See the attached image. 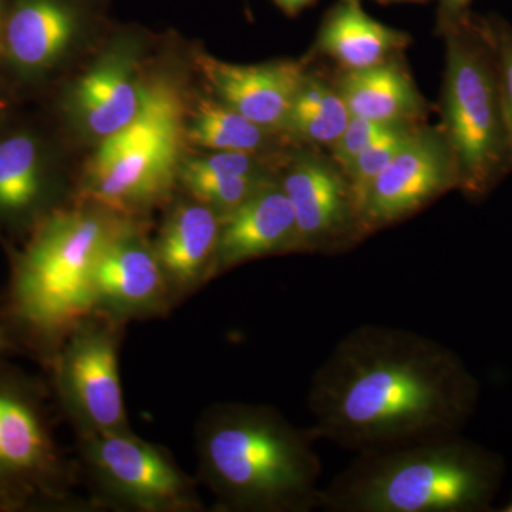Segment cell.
<instances>
[{"instance_id": "6da1fadb", "label": "cell", "mask_w": 512, "mask_h": 512, "mask_svg": "<svg viewBox=\"0 0 512 512\" xmlns=\"http://www.w3.org/2000/svg\"><path fill=\"white\" fill-rule=\"evenodd\" d=\"M473 384L436 340L362 325L336 343L312 377V434L356 454L456 436Z\"/></svg>"}, {"instance_id": "7a4b0ae2", "label": "cell", "mask_w": 512, "mask_h": 512, "mask_svg": "<svg viewBox=\"0 0 512 512\" xmlns=\"http://www.w3.org/2000/svg\"><path fill=\"white\" fill-rule=\"evenodd\" d=\"M311 430L262 404L217 403L195 429L198 476L222 512H311L322 463Z\"/></svg>"}, {"instance_id": "3957f363", "label": "cell", "mask_w": 512, "mask_h": 512, "mask_svg": "<svg viewBox=\"0 0 512 512\" xmlns=\"http://www.w3.org/2000/svg\"><path fill=\"white\" fill-rule=\"evenodd\" d=\"M127 218L80 200L47 212L10 256L5 312L19 352L47 367L60 343L94 312L93 269Z\"/></svg>"}, {"instance_id": "277c9868", "label": "cell", "mask_w": 512, "mask_h": 512, "mask_svg": "<svg viewBox=\"0 0 512 512\" xmlns=\"http://www.w3.org/2000/svg\"><path fill=\"white\" fill-rule=\"evenodd\" d=\"M488 473L456 436L366 451L320 490L328 512H458L483 503Z\"/></svg>"}, {"instance_id": "5b68a950", "label": "cell", "mask_w": 512, "mask_h": 512, "mask_svg": "<svg viewBox=\"0 0 512 512\" xmlns=\"http://www.w3.org/2000/svg\"><path fill=\"white\" fill-rule=\"evenodd\" d=\"M187 106L171 77L146 80L136 119L97 144L84 168L82 201L138 220L170 200L188 146Z\"/></svg>"}, {"instance_id": "8992f818", "label": "cell", "mask_w": 512, "mask_h": 512, "mask_svg": "<svg viewBox=\"0 0 512 512\" xmlns=\"http://www.w3.org/2000/svg\"><path fill=\"white\" fill-rule=\"evenodd\" d=\"M440 35L446 70L439 128L456 165L458 190L483 197L512 168L494 47L473 13Z\"/></svg>"}, {"instance_id": "52a82bcc", "label": "cell", "mask_w": 512, "mask_h": 512, "mask_svg": "<svg viewBox=\"0 0 512 512\" xmlns=\"http://www.w3.org/2000/svg\"><path fill=\"white\" fill-rule=\"evenodd\" d=\"M47 390L0 359V512L96 510L57 441Z\"/></svg>"}, {"instance_id": "ba28073f", "label": "cell", "mask_w": 512, "mask_h": 512, "mask_svg": "<svg viewBox=\"0 0 512 512\" xmlns=\"http://www.w3.org/2000/svg\"><path fill=\"white\" fill-rule=\"evenodd\" d=\"M77 441L80 473L99 510L204 511L197 484L165 448L131 430L79 433Z\"/></svg>"}, {"instance_id": "9c48e42d", "label": "cell", "mask_w": 512, "mask_h": 512, "mask_svg": "<svg viewBox=\"0 0 512 512\" xmlns=\"http://www.w3.org/2000/svg\"><path fill=\"white\" fill-rule=\"evenodd\" d=\"M124 326L93 312L67 333L47 365L57 402L77 434L131 430L119 367Z\"/></svg>"}, {"instance_id": "30bf717a", "label": "cell", "mask_w": 512, "mask_h": 512, "mask_svg": "<svg viewBox=\"0 0 512 512\" xmlns=\"http://www.w3.org/2000/svg\"><path fill=\"white\" fill-rule=\"evenodd\" d=\"M278 180L295 214L296 254H339L369 237L348 178L318 148L295 150Z\"/></svg>"}, {"instance_id": "8fae6325", "label": "cell", "mask_w": 512, "mask_h": 512, "mask_svg": "<svg viewBox=\"0 0 512 512\" xmlns=\"http://www.w3.org/2000/svg\"><path fill=\"white\" fill-rule=\"evenodd\" d=\"M457 188L456 165L440 128L417 127L370 184L360 204L367 235L399 224Z\"/></svg>"}, {"instance_id": "7c38bea8", "label": "cell", "mask_w": 512, "mask_h": 512, "mask_svg": "<svg viewBox=\"0 0 512 512\" xmlns=\"http://www.w3.org/2000/svg\"><path fill=\"white\" fill-rule=\"evenodd\" d=\"M94 312L121 323L160 318L177 301L138 220L123 221L93 269Z\"/></svg>"}, {"instance_id": "4fadbf2b", "label": "cell", "mask_w": 512, "mask_h": 512, "mask_svg": "<svg viewBox=\"0 0 512 512\" xmlns=\"http://www.w3.org/2000/svg\"><path fill=\"white\" fill-rule=\"evenodd\" d=\"M144 84L136 43L117 40L73 83L64 109L73 126L99 144L136 119Z\"/></svg>"}, {"instance_id": "5bb4252c", "label": "cell", "mask_w": 512, "mask_h": 512, "mask_svg": "<svg viewBox=\"0 0 512 512\" xmlns=\"http://www.w3.org/2000/svg\"><path fill=\"white\" fill-rule=\"evenodd\" d=\"M311 59L234 64L201 52L195 64L218 100L268 130L284 134L289 110Z\"/></svg>"}, {"instance_id": "9a60e30c", "label": "cell", "mask_w": 512, "mask_h": 512, "mask_svg": "<svg viewBox=\"0 0 512 512\" xmlns=\"http://www.w3.org/2000/svg\"><path fill=\"white\" fill-rule=\"evenodd\" d=\"M296 220L279 180L221 217L217 275L264 256L295 254Z\"/></svg>"}, {"instance_id": "2e32d148", "label": "cell", "mask_w": 512, "mask_h": 512, "mask_svg": "<svg viewBox=\"0 0 512 512\" xmlns=\"http://www.w3.org/2000/svg\"><path fill=\"white\" fill-rule=\"evenodd\" d=\"M221 215L194 200L175 205L153 242L175 301L198 291L217 276Z\"/></svg>"}, {"instance_id": "e0dca14e", "label": "cell", "mask_w": 512, "mask_h": 512, "mask_svg": "<svg viewBox=\"0 0 512 512\" xmlns=\"http://www.w3.org/2000/svg\"><path fill=\"white\" fill-rule=\"evenodd\" d=\"M77 13L64 0H16L3 26L10 66L25 77L43 76L72 49Z\"/></svg>"}, {"instance_id": "ac0fdd59", "label": "cell", "mask_w": 512, "mask_h": 512, "mask_svg": "<svg viewBox=\"0 0 512 512\" xmlns=\"http://www.w3.org/2000/svg\"><path fill=\"white\" fill-rule=\"evenodd\" d=\"M412 36L373 19L362 0H336L323 16L309 57H328L340 70H360L402 56Z\"/></svg>"}, {"instance_id": "d6986e66", "label": "cell", "mask_w": 512, "mask_h": 512, "mask_svg": "<svg viewBox=\"0 0 512 512\" xmlns=\"http://www.w3.org/2000/svg\"><path fill=\"white\" fill-rule=\"evenodd\" d=\"M352 117L382 123L420 124L427 103L402 56L360 70H340L335 79Z\"/></svg>"}, {"instance_id": "ffe728a7", "label": "cell", "mask_w": 512, "mask_h": 512, "mask_svg": "<svg viewBox=\"0 0 512 512\" xmlns=\"http://www.w3.org/2000/svg\"><path fill=\"white\" fill-rule=\"evenodd\" d=\"M49 180L35 137L16 133L0 140V227L30 228L42 220Z\"/></svg>"}, {"instance_id": "44dd1931", "label": "cell", "mask_w": 512, "mask_h": 512, "mask_svg": "<svg viewBox=\"0 0 512 512\" xmlns=\"http://www.w3.org/2000/svg\"><path fill=\"white\" fill-rule=\"evenodd\" d=\"M352 114L335 80L306 70L289 110L284 136L306 147L330 148L348 127Z\"/></svg>"}, {"instance_id": "7402d4cb", "label": "cell", "mask_w": 512, "mask_h": 512, "mask_svg": "<svg viewBox=\"0 0 512 512\" xmlns=\"http://www.w3.org/2000/svg\"><path fill=\"white\" fill-rule=\"evenodd\" d=\"M188 146L210 151L268 153L278 131L268 130L218 99H200L188 111Z\"/></svg>"}, {"instance_id": "603a6c76", "label": "cell", "mask_w": 512, "mask_h": 512, "mask_svg": "<svg viewBox=\"0 0 512 512\" xmlns=\"http://www.w3.org/2000/svg\"><path fill=\"white\" fill-rule=\"evenodd\" d=\"M274 177H200L180 175V183L190 192L194 200L208 205L221 217L237 210L256 192L275 183Z\"/></svg>"}, {"instance_id": "cb8c5ba5", "label": "cell", "mask_w": 512, "mask_h": 512, "mask_svg": "<svg viewBox=\"0 0 512 512\" xmlns=\"http://www.w3.org/2000/svg\"><path fill=\"white\" fill-rule=\"evenodd\" d=\"M419 126L421 123L399 124V126L393 127L389 133L384 134L372 146L367 147L359 156L353 158L345 168H342L343 174L348 178L353 195H355L357 205H359V211L370 184L399 153L400 148L406 144L413 131Z\"/></svg>"}, {"instance_id": "d4e9b609", "label": "cell", "mask_w": 512, "mask_h": 512, "mask_svg": "<svg viewBox=\"0 0 512 512\" xmlns=\"http://www.w3.org/2000/svg\"><path fill=\"white\" fill-rule=\"evenodd\" d=\"M265 154L212 151L207 156L184 161L180 175L200 177H274Z\"/></svg>"}, {"instance_id": "484cf974", "label": "cell", "mask_w": 512, "mask_h": 512, "mask_svg": "<svg viewBox=\"0 0 512 512\" xmlns=\"http://www.w3.org/2000/svg\"><path fill=\"white\" fill-rule=\"evenodd\" d=\"M488 39L494 47L503 100L505 130L512 165V26L497 16L481 18Z\"/></svg>"}, {"instance_id": "4316f807", "label": "cell", "mask_w": 512, "mask_h": 512, "mask_svg": "<svg viewBox=\"0 0 512 512\" xmlns=\"http://www.w3.org/2000/svg\"><path fill=\"white\" fill-rule=\"evenodd\" d=\"M399 124L382 123V121L363 119V117H352L342 136L329 148L330 158L342 170L353 158L359 156L362 151L372 146L375 141L383 137L384 134L389 133L393 127L399 126Z\"/></svg>"}, {"instance_id": "83f0119b", "label": "cell", "mask_w": 512, "mask_h": 512, "mask_svg": "<svg viewBox=\"0 0 512 512\" xmlns=\"http://www.w3.org/2000/svg\"><path fill=\"white\" fill-rule=\"evenodd\" d=\"M473 0H439L437 9V33L444 32L451 25L470 13Z\"/></svg>"}, {"instance_id": "f1b7e54d", "label": "cell", "mask_w": 512, "mask_h": 512, "mask_svg": "<svg viewBox=\"0 0 512 512\" xmlns=\"http://www.w3.org/2000/svg\"><path fill=\"white\" fill-rule=\"evenodd\" d=\"M15 352H19L18 343L13 338L8 318H6L5 302L0 298V359Z\"/></svg>"}, {"instance_id": "f546056e", "label": "cell", "mask_w": 512, "mask_h": 512, "mask_svg": "<svg viewBox=\"0 0 512 512\" xmlns=\"http://www.w3.org/2000/svg\"><path fill=\"white\" fill-rule=\"evenodd\" d=\"M274 2L286 16L295 18V16L301 15L303 10L315 5L316 0H274Z\"/></svg>"}, {"instance_id": "4dcf8cb0", "label": "cell", "mask_w": 512, "mask_h": 512, "mask_svg": "<svg viewBox=\"0 0 512 512\" xmlns=\"http://www.w3.org/2000/svg\"><path fill=\"white\" fill-rule=\"evenodd\" d=\"M376 2L383 3V5H390V3H427L430 0H376Z\"/></svg>"}, {"instance_id": "1f68e13d", "label": "cell", "mask_w": 512, "mask_h": 512, "mask_svg": "<svg viewBox=\"0 0 512 512\" xmlns=\"http://www.w3.org/2000/svg\"><path fill=\"white\" fill-rule=\"evenodd\" d=\"M3 39V32H2V5H0V40Z\"/></svg>"}, {"instance_id": "d6a6232c", "label": "cell", "mask_w": 512, "mask_h": 512, "mask_svg": "<svg viewBox=\"0 0 512 512\" xmlns=\"http://www.w3.org/2000/svg\"><path fill=\"white\" fill-rule=\"evenodd\" d=\"M505 512H512V501L510 504L507 505V507H505Z\"/></svg>"}]
</instances>
